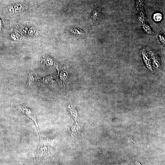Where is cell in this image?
<instances>
[{"instance_id":"cell-4","label":"cell","mask_w":165,"mask_h":165,"mask_svg":"<svg viewBox=\"0 0 165 165\" xmlns=\"http://www.w3.org/2000/svg\"><path fill=\"white\" fill-rule=\"evenodd\" d=\"M2 25V22L1 19H0V30H1Z\"/></svg>"},{"instance_id":"cell-2","label":"cell","mask_w":165,"mask_h":165,"mask_svg":"<svg viewBox=\"0 0 165 165\" xmlns=\"http://www.w3.org/2000/svg\"><path fill=\"white\" fill-rule=\"evenodd\" d=\"M70 31H71L72 34L75 35V36H76L83 37L85 35V33L83 31H81L78 29L72 28L70 29Z\"/></svg>"},{"instance_id":"cell-1","label":"cell","mask_w":165,"mask_h":165,"mask_svg":"<svg viewBox=\"0 0 165 165\" xmlns=\"http://www.w3.org/2000/svg\"><path fill=\"white\" fill-rule=\"evenodd\" d=\"M21 110L22 111V112L26 116H28L32 120L34 121V122L35 123L38 129V131L39 134L40 135V138H41V136L40 134V131L39 130L37 122L36 117L35 114L30 109L26 108V107H23V106H22L20 107Z\"/></svg>"},{"instance_id":"cell-3","label":"cell","mask_w":165,"mask_h":165,"mask_svg":"<svg viewBox=\"0 0 165 165\" xmlns=\"http://www.w3.org/2000/svg\"><path fill=\"white\" fill-rule=\"evenodd\" d=\"M153 18L155 21L157 22L161 21L162 19V15L160 13H156L154 14Z\"/></svg>"}]
</instances>
